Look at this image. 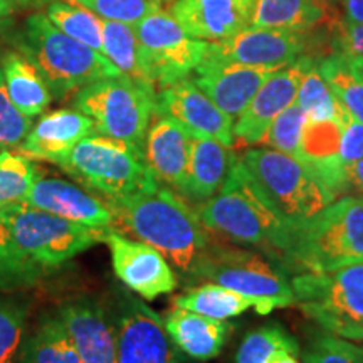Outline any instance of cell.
I'll return each mask as SVG.
<instances>
[{"instance_id":"4316f807","label":"cell","mask_w":363,"mask_h":363,"mask_svg":"<svg viewBox=\"0 0 363 363\" xmlns=\"http://www.w3.org/2000/svg\"><path fill=\"white\" fill-rule=\"evenodd\" d=\"M101 26L104 57L126 78L145 86V88L157 91L148 74L147 65H145L142 45L136 35L135 26L104 19Z\"/></svg>"},{"instance_id":"816d5d0a","label":"cell","mask_w":363,"mask_h":363,"mask_svg":"<svg viewBox=\"0 0 363 363\" xmlns=\"http://www.w3.org/2000/svg\"><path fill=\"white\" fill-rule=\"evenodd\" d=\"M358 199H360V201H362V202H363V192H362V194H360V197H358Z\"/></svg>"},{"instance_id":"b9f144b4","label":"cell","mask_w":363,"mask_h":363,"mask_svg":"<svg viewBox=\"0 0 363 363\" xmlns=\"http://www.w3.org/2000/svg\"><path fill=\"white\" fill-rule=\"evenodd\" d=\"M340 125H342V160L345 169L352 163L363 158V125L352 115L347 108H342L338 116Z\"/></svg>"},{"instance_id":"8d00e7d4","label":"cell","mask_w":363,"mask_h":363,"mask_svg":"<svg viewBox=\"0 0 363 363\" xmlns=\"http://www.w3.org/2000/svg\"><path fill=\"white\" fill-rule=\"evenodd\" d=\"M39 175L40 172L30 158L11 150H0V208L24 202Z\"/></svg>"},{"instance_id":"bcb514c9","label":"cell","mask_w":363,"mask_h":363,"mask_svg":"<svg viewBox=\"0 0 363 363\" xmlns=\"http://www.w3.org/2000/svg\"><path fill=\"white\" fill-rule=\"evenodd\" d=\"M343 345H345V348H347V352L350 353L353 358H355L357 363H363V345L345 342V340H343Z\"/></svg>"},{"instance_id":"60d3db41","label":"cell","mask_w":363,"mask_h":363,"mask_svg":"<svg viewBox=\"0 0 363 363\" xmlns=\"http://www.w3.org/2000/svg\"><path fill=\"white\" fill-rule=\"evenodd\" d=\"M331 51L345 59L363 57V24L342 21L333 27L331 34Z\"/></svg>"},{"instance_id":"83f0119b","label":"cell","mask_w":363,"mask_h":363,"mask_svg":"<svg viewBox=\"0 0 363 363\" xmlns=\"http://www.w3.org/2000/svg\"><path fill=\"white\" fill-rule=\"evenodd\" d=\"M323 19L316 0H254L251 27L305 34Z\"/></svg>"},{"instance_id":"4fadbf2b","label":"cell","mask_w":363,"mask_h":363,"mask_svg":"<svg viewBox=\"0 0 363 363\" xmlns=\"http://www.w3.org/2000/svg\"><path fill=\"white\" fill-rule=\"evenodd\" d=\"M104 242L110 247L116 278L138 296L152 301L177 288L170 262L153 246L126 238L120 230H110Z\"/></svg>"},{"instance_id":"7a4b0ae2","label":"cell","mask_w":363,"mask_h":363,"mask_svg":"<svg viewBox=\"0 0 363 363\" xmlns=\"http://www.w3.org/2000/svg\"><path fill=\"white\" fill-rule=\"evenodd\" d=\"M197 212L208 233L238 246L257 247L279 259L291 246V227L267 202L242 158L217 194L197 206Z\"/></svg>"},{"instance_id":"6da1fadb","label":"cell","mask_w":363,"mask_h":363,"mask_svg":"<svg viewBox=\"0 0 363 363\" xmlns=\"http://www.w3.org/2000/svg\"><path fill=\"white\" fill-rule=\"evenodd\" d=\"M120 227L160 251L184 274H190L207 251L211 239L197 208L167 185L108 202Z\"/></svg>"},{"instance_id":"7bdbcfd3","label":"cell","mask_w":363,"mask_h":363,"mask_svg":"<svg viewBox=\"0 0 363 363\" xmlns=\"http://www.w3.org/2000/svg\"><path fill=\"white\" fill-rule=\"evenodd\" d=\"M303 358L306 363H357L355 358L345 348L343 340L331 337V335L316 338Z\"/></svg>"},{"instance_id":"f907efd6","label":"cell","mask_w":363,"mask_h":363,"mask_svg":"<svg viewBox=\"0 0 363 363\" xmlns=\"http://www.w3.org/2000/svg\"><path fill=\"white\" fill-rule=\"evenodd\" d=\"M155 2H158V4H162V2H172V0H155Z\"/></svg>"},{"instance_id":"ee69618b","label":"cell","mask_w":363,"mask_h":363,"mask_svg":"<svg viewBox=\"0 0 363 363\" xmlns=\"http://www.w3.org/2000/svg\"><path fill=\"white\" fill-rule=\"evenodd\" d=\"M347 182L348 189L357 190L360 194L363 192V158L347 167Z\"/></svg>"},{"instance_id":"f1b7e54d","label":"cell","mask_w":363,"mask_h":363,"mask_svg":"<svg viewBox=\"0 0 363 363\" xmlns=\"http://www.w3.org/2000/svg\"><path fill=\"white\" fill-rule=\"evenodd\" d=\"M21 363H84L61 318H45L26 338Z\"/></svg>"},{"instance_id":"7c38bea8","label":"cell","mask_w":363,"mask_h":363,"mask_svg":"<svg viewBox=\"0 0 363 363\" xmlns=\"http://www.w3.org/2000/svg\"><path fill=\"white\" fill-rule=\"evenodd\" d=\"M113 325L118 363H184L162 318L140 299L125 294Z\"/></svg>"},{"instance_id":"30bf717a","label":"cell","mask_w":363,"mask_h":363,"mask_svg":"<svg viewBox=\"0 0 363 363\" xmlns=\"http://www.w3.org/2000/svg\"><path fill=\"white\" fill-rule=\"evenodd\" d=\"M0 220L17 246L44 269L65 264L94 244L104 242L110 233L76 224L26 202L0 208Z\"/></svg>"},{"instance_id":"ac0fdd59","label":"cell","mask_w":363,"mask_h":363,"mask_svg":"<svg viewBox=\"0 0 363 363\" xmlns=\"http://www.w3.org/2000/svg\"><path fill=\"white\" fill-rule=\"evenodd\" d=\"M274 71L278 69L244 66L207 54L192 72V81L222 111L230 118H238Z\"/></svg>"},{"instance_id":"e0dca14e","label":"cell","mask_w":363,"mask_h":363,"mask_svg":"<svg viewBox=\"0 0 363 363\" xmlns=\"http://www.w3.org/2000/svg\"><path fill=\"white\" fill-rule=\"evenodd\" d=\"M24 202L91 229L116 230V216L110 203L67 180L39 175Z\"/></svg>"},{"instance_id":"2e32d148","label":"cell","mask_w":363,"mask_h":363,"mask_svg":"<svg viewBox=\"0 0 363 363\" xmlns=\"http://www.w3.org/2000/svg\"><path fill=\"white\" fill-rule=\"evenodd\" d=\"M310 56H301L293 65L274 71L264 81L259 91L254 94L247 108L238 116L234 125V136L244 147H252L261 142V138L269 128L276 116L286 108L296 103L299 83L303 72L311 62Z\"/></svg>"},{"instance_id":"7dc6e473","label":"cell","mask_w":363,"mask_h":363,"mask_svg":"<svg viewBox=\"0 0 363 363\" xmlns=\"http://www.w3.org/2000/svg\"><path fill=\"white\" fill-rule=\"evenodd\" d=\"M348 65H350L352 71L355 72V74L358 76L363 81V57H355V59H347Z\"/></svg>"},{"instance_id":"ab89813d","label":"cell","mask_w":363,"mask_h":363,"mask_svg":"<svg viewBox=\"0 0 363 363\" xmlns=\"http://www.w3.org/2000/svg\"><path fill=\"white\" fill-rule=\"evenodd\" d=\"M33 128V118L22 115L9 98L0 69V150L19 148Z\"/></svg>"},{"instance_id":"9c48e42d","label":"cell","mask_w":363,"mask_h":363,"mask_svg":"<svg viewBox=\"0 0 363 363\" xmlns=\"http://www.w3.org/2000/svg\"><path fill=\"white\" fill-rule=\"evenodd\" d=\"M72 106L94 121L98 133L143 152L148 126L155 115L157 91L123 74L111 76L81 88L74 94Z\"/></svg>"},{"instance_id":"cb8c5ba5","label":"cell","mask_w":363,"mask_h":363,"mask_svg":"<svg viewBox=\"0 0 363 363\" xmlns=\"http://www.w3.org/2000/svg\"><path fill=\"white\" fill-rule=\"evenodd\" d=\"M238 157L230 148L207 136H192L190 158L180 195L201 206L222 187Z\"/></svg>"},{"instance_id":"681fc988","label":"cell","mask_w":363,"mask_h":363,"mask_svg":"<svg viewBox=\"0 0 363 363\" xmlns=\"http://www.w3.org/2000/svg\"><path fill=\"white\" fill-rule=\"evenodd\" d=\"M271 363H299V362L294 358V355H291V353H283V355L274 358Z\"/></svg>"},{"instance_id":"9a60e30c","label":"cell","mask_w":363,"mask_h":363,"mask_svg":"<svg viewBox=\"0 0 363 363\" xmlns=\"http://www.w3.org/2000/svg\"><path fill=\"white\" fill-rule=\"evenodd\" d=\"M305 34L246 27L222 43H211L208 56L244 66L281 69L305 56Z\"/></svg>"},{"instance_id":"3957f363","label":"cell","mask_w":363,"mask_h":363,"mask_svg":"<svg viewBox=\"0 0 363 363\" xmlns=\"http://www.w3.org/2000/svg\"><path fill=\"white\" fill-rule=\"evenodd\" d=\"M16 45L40 72L56 99L76 94L98 79L121 74L106 57L66 35L43 13L26 21Z\"/></svg>"},{"instance_id":"1f68e13d","label":"cell","mask_w":363,"mask_h":363,"mask_svg":"<svg viewBox=\"0 0 363 363\" xmlns=\"http://www.w3.org/2000/svg\"><path fill=\"white\" fill-rule=\"evenodd\" d=\"M45 269L30 259L0 220V293L30 288L43 279Z\"/></svg>"},{"instance_id":"c3c4849f","label":"cell","mask_w":363,"mask_h":363,"mask_svg":"<svg viewBox=\"0 0 363 363\" xmlns=\"http://www.w3.org/2000/svg\"><path fill=\"white\" fill-rule=\"evenodd\" d=\"M13 0H0V17H6L12 11Z\"/></svg>"},{"instance_id":"5b68a950","label":"cell","mask_w":363,"mask_h":363,"mask_svg":"<svg viewBox=\"0 0 363 363\" xmlns=\"http://www.w3.org/2000/svg\"><path fill=\"white\" fill-rule=\"evenodd\" d=\"M57 165L106 202L160 184L150 172L142 150L101 133L81 140Z\"/></svg>"},{"instance_id":"4dcf8cb0","label":"cell","mask_w":363,"mask_h":363,"mask_svg":"<svg viewBox=\"0 0 363 363\" xmlns=\"http://www.w3.org/2000/svg\"><path fill=\"white\" fill-rule=\"evenodd\" d=\"M48 19L62 30L69 38L79 40L94 49V51L104 56L103 49V26L101 17L93 13L88 9H84L79 4H67L61 0H54L48 6L45 11Z\"/></svg>"},{"instance_id":"d590c367","label":"cell","mask_w":363,"mask_h":363,"mask_svg":"<svg viewBox=\"0 0 363 363\" xmlns=\"http://www.w3.org/2000/svg\"><path fill=\"white\" fill-rule=\"evenodd\" d=\"M318 69L338 101L363 125V81L352 71L347 59L330 54L318 61Z\"/></svg>"},{"instance_id":"836d02e7","label":"cell","mask_w":363,"mask_h":363,"mask_svg":"<svg viewBox=\"0 0 363 363\" xmlns=\"http://www.w3.org/2000/svg\"><path fill=\"white\" fill-rule=\"evenodd\" d=\"M29 305L22 296L0 293V363H21Z\"/></svg>"},{"instance_id":"8fae6325","label":"cell","mask_w":363,"mask_h":363,"mask_svg":"<svg viewBox=\"0 0 363 363\" xmlns=\"http://www.w3.org/2000/svg\"><path fill=\"white\" fill-rule=\"evenodd\" d=\"M135 30L157 91L189 78L211 49V43L192 38L170 12L162 9L136 22Z\"/></svg>"},{"instance_id":"f6af8a7d","label":"cell","mask_w":363,"mask_h":363,"mask_svg":"<svg viewBox=\"0 0 363 363\" xmlns=\"http://www.w3.org/2000/svg\"><path fill=\"white\" fill-rule=\"evenodd\" d=\"M345 21L363 24V0H342Z\"/></svg>"},{"instance_id":"d6986e66","label":"cell","mask_w":363,"mask_h":363,"mask_svg":"<svg viewBox=\"0 0 363 363\" xmlns=\"http://www.w3.org/2000/svg\"><path fill=\"white\" fill-rule=\"evenodd\" d=\"M254 0H175L170 13L192 38L222 43L251 26Z\"/></svg>"},{"instance_id":"52a82bcc","label":"cell","mask_w":363,"mask_h":363,"mask_svg":"<svg viewBox=\"0 0 363 363\" xmlns=\"http://www.w3.org/2000/svg\"><path fill=\"white\" fill-rule=\"evenodd\" d=\"M190 274L242 294L261 316L296 305L284 272L262 254L247 249L208 244Z\"/></svg>"},{"instance_id":"f546056e","label":"cell","mask_w":363,"mask_h":363,"mask_svg":"<svg viewBox=\"0 0 363 363\" xmlns=\"http://www.w3.org/2000/svg\"><path fill=\"white\" fill-rule=\"evenodd\" d=\"M174 306L187 310L197 315H203L214 320H229L239 316L252 308V303L246 296L227 289L224 286L208 283L174 298Z\"/></svg>"},{"instance_id":"f35d334b","label":"cell","mask_w":363,"mask_h":363,"mask_svg":"<svg viewBox=\"0 0 363 363\" xmlns=\"http://www.w3.org/2000/svg\"><path fill=\"white\" fill-rule=\"evenodd\" d=\"M71 2L79 4L104 21L125 22L131 26L160 9V4L155 0H71Z\"/></svg>"},{"instance_id":"484cf974","label":"cell","mask_w":363,"mask_h":363,"mask_svg":"<svg viewBox=\"0 0 363 363\" xmlns=\"http://www.w3.org/2000/svg\"><path fill=\"white\" fill-rule=\"evenodd\" d=\"M0 69L9 98L22 115L34 118L48 110L52 101V93L29 59L21 52H9L2 59Z\"/></svg>"},{"instance_id":"e575fe53","label":"cell","mask_w":363,"mask_h":363,"mask_svg":"<svg viewBox=\"0 0 363 363\" xmlns=\"http://www.w3.org/2000/svg\"><path fill=\"white\" fill-rule=\"evenodd\" d=\"M296 103L305 110L308 120H338L343 104L338 101L323 74L318 69V61L315 59H311L303 72Z\"/></svg>"},{"instance_id":"ffe728a7","label":"cell","mask_w":363,"mask_h":363,"mask_svg":"<svg viewBox=\"0 0 363 363\" xmlns=\"http://www.w3.org/2000/svg\"><path fill=\"white\" fill-rule=\"evenodd\" d=\"M190 145L192 135L184 126L155 111L145 138L143 157L152 175L177 194L187 174Z\"/></svg>"},{"instance_id":"d4e9b609","label":"cell","mask_w":363,"mask_h":363,"mask_svg":"<svg viewBox=\"0 0 363 363\" xmlns=\"http://www.w3.org/2000/svg\"><path fill=\"white\" fill-rule=\"evenodd\" d=\"M163 325L179 350L199 362L219 357L230 331V325L224 320H214L180 308L169 311Z\"/></svg>"},{"instance_id":"d6a6232c","label":"cell","mask_w":363,"mask_h":363,"mask_svg":"<svg viewBox=\"0 0 363 363\" xmlns=\"http://www.w3.org/2000/svg\"><path fill=\"white\" fill-rule=\"evenodd\" d=\"M299 345L283 326L266 325L251 331L235 353V363H271L283 353L298 355Z\"/></svg>"},{"instance_id":"44dd1931","label":"cell","mask_w":363,"mask_h":363,"mask_svg":"<svg viewBox=\"0 0 363 363\" xmlns=\"http://www.w3.org/2000/svg\"><path fill=\"white\" fill-rule=\"evenodd\" d=\"M98 133L94 121L78 110H57L40 118L17 152L30 160L57 163L86 136Z\"/></svg>"},{"instance_id":"74e56055","label":"cell","mask_w":363,"mask_h":363,"mask_svg":"<svg viewBox=\"0 0 363 363\" xmlns=\"http://www.w3.org/2000/svg\"><path fill=\"white\" fill-rule=\"evenodd\" d=\"M306 121L308 115L305 110L298 103H293L281 115L276 116V120L272 121L257 145L278 150V152L298 158L299 143H301L303 128H305Z\"/></svg>"},{"instance_id":"5bb4252c","label":"cell","mask_w":363,"mask_h":363,"mask_svg":"<svg viewBox=\"0 0 363 363\" xmlns=\"http://www.w3.org/2000/svg\"><path fill=\"white\" fill-rule=\"evenodd\" d=\"M155 111L172 118L192 136H207L227 148L234 147V118L222 111L190 78L158 89Z\"/></svg>"},{"instance_id":"277c9868","label":"cell","mask_w":363,"mask_h":363,"mask_svg":"<svg viewBox=\"0 0 363 363\" xmlns=\"http://www.w3.org/2000/svg\"><path fill=\"white\" fill-rule=\"evenodd\" d=\"M283 261L303 272H328L363 262V202L342 197L294 227Z\"/></svg>"},{"instance_id":"8992f818","label":"cell","mask_w":363,"mask_h":363,"mask_svg":"<svg viewBox=\"0 0 363 363\" xmlns=\"http://www.w3.org/2000/svg\"><path fill=\"white\" fill-rule=\"evenodd\" d=\"M242 162L267 202L291 230L337 199L305 163L288 153L267 147L251 148L244 153Z\"/></svg>"},{"instance_id":"7402d4cb","label":"cell","mask_w":363,"mask_h":363,"mask_svg":"<svg viewBox=\"0 0 363 363\" xmlns=\"http://www.w3.org/2000/svg\"><path fill=\"white\" fill-rule=\"evenodd\" d=\"M57 316L69 330L84 363H118L115 325L93 299H74L59 308Z\"/></svg>"},{"instance_id":"603a6c76","label":"cell","mask_w":363,"mask_h":363,"mask_svg":"<svg viewBox=\"0 0 363 363\" xmlns=\"http://www.w3.org/2000/svg\"><path fill=\"white\" fill-rule=\"evenodd\" d=\"M342 125L338 120H308L303 128L298 158L335 195L348 190L342 153Z\"/></svg>"},{"instance_id":"ba28073f","label":"cell","mask_w":363,"mask_h":363,"mask_svg":"<svg viewBox=\"0 0 363 363\" xmlns=\"http://www.w3.org/2000/svg\"><path fill=\"white\" fill-rule=\"evenodd\" d=\"M296 305L333 337L363 340V262L328 272H299Z\"/></svg>"}]
</instances>
